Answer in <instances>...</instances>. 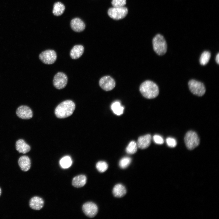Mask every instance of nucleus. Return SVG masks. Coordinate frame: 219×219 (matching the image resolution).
Returning a JSON list of instances; mask_svg holds the SVG:
<instances>
[{
    "label": "nucleus",
    "mask_w": 219,
    "mask_h": 219,
    "mask_svg": "<svg viewBox=\"0 0 219 219\" xmlns=\"http://www.w3.org/2000/svg\"><path fill=\"white\" fill-rule=\"evenodd\" d=\"M112 4L113 7H124L126 3V0H112Z\"/></svg>",
    "instance_id": "nucleus-27"
},
{
    "label": "nucleus",
    "mask_w": 219,
    "mask_h": 219,
    "mask_svg": "<svg viewBox=\"0 0 219 219\" xmlns=\"http://www.w3.org/2000/svg\"><path fill=\"white\" fill-rule=\"evenodd\" d=\"M211 57L210 53L208 51H204L201 54L200 59V62L202 65H206L209 61Z\"/></svg>",
    "instance_id": "nucleus-23"
},
{
    "label": "nucleus",
    "mask_w": 219,
    "mask_h": 219,
    "mask_svg": "<svg viewBox=\"0 0 219 219\" xmlns=\"http://www.w3.org/2000/svg\"><path fill=\"white\" fill-rule=\"evenodd\" d=\"M111 109L113 113L118 116L122 115L123 112L124 107L118 101L113 102L111 105Z\"/></svg>",
    "instance_id": "nucleus-20"
},
{
    "label": "nucleus",
    "mask_w": 219,
    "mask_h": 219,
    "mask_svg": "<svg viewBox=\"0 0 219 219\" xmlns=\"http://www.w3.org/2000/svg\"><path fill=\"white\" fill-rule=\"evenodd\" d=\"M137 148V143L134 141H132L127 145L126 148V151L128 154H134L136 152Z\"/></svg>",
    "instance_id": "nucleus-24"
},
{
    "label": "nucleus",
    "mask_w": 219,
    "mask_h": 219,
    "mask_svg": "<svg viewBox=\"0 0 219 219\" xmlns=\"http://www.w3.org/2000/svg\"><path fill=\"white\" fill-rule=\"evenodd\" d=\"M44 205V201L41 198L35 196L32 198L29 201V206L32 209L39 210L42 208Z\"/></svg>",
    "instance_id": "nucleus-15"
},
{
    "label": "nucleus",
    "mask_w": 219,
    "mask_h": 219,
    "mask_svg": "<svg viewBox=\"0 0 219 219\" xmlns=\"http://www.w3.org/2000/svg\"><path fill=\"white\" fill-rule=\"evenodd\" d=\"M152 44L154 51L158 55H163L167 52V43L165 38L161 35L157 34L154 37Z\"/></svg>",
    "instance_id": "nucleus-3"
},
{
    "label": "nucleus",
    "mask_w": 219,
    "mask_h": 219,
    "mask_svg": "<svg viewBox=\"0 0 219 219\" xmlns=\"http://www.w3.org/2000/svg\"><path fill=\"white\" fill-rule=\"evenodd\" d=\"M96 167L99 172H103L108 169V165L107 163L105 161H100L98 162L96 164Z\"/></svg>",
    "instance_id": "nucleus-26"
},
{
    "label": "nucleus",
    "mask_w": 219,
    "mask_h": 219,
    "mask_svg": "<svg viewBox=\"0 0 219 219\" xmlns=\"http://www.w3.org/2000/svg\"><path fill=\"white\" fill-rule=\"evenodd\" d=\"M16 148L19 153L23 154L28 152L31 149L30 146L23 139H19L16 141Z\"/></svg>",
    "instance_id": "nucleus-16"
},
{
    "label": "nucleus",
    "mask_w": 219,
    "mask_h": 219,
    "mask_svg": "<svg viewBox=\"0 0 219 219\" xmlns=\"http://www.w3.org/2000/svg\"><path fill=\"white\" fill-rule=\"evenodd\" d=\"M184 141L187 148L193 150L199 144L200 139L196 133L193 131L187 132L184 137Z\"/></svg>",
    "instance_id": "nucleus-4"
},
{
    "label": "nucleus",
    "mask_w": 219,
    "mask_h": 219,
    "mask_svg": "<svg viewBox=\"0 0 219 219\" xmlns=\"http://www.w3.org/2000/svg\"><path fill=\"white\" fill-rule=\"evenodd\" d=\"M1 193H2V190L1 189V188H0V196L1 195Z\"/></svg>",
    "instance_id": "nucleus-31"
},
{
    "label": "nucleus",
    "mask_w": 219,
    "mask_h": 219,
    "mask_svg": "<svg viewBox=\"0 0 219 219\" xmlns=\"http://www.w3.org/2000/svg\"><path fill=\"white\" fill-rule=\"evenodd\" d=\"M151 139V136L150 134L139 137L137 143V147L141 149L146 148L150 145Z\"/></svg>",
    "instance_id": "nucleus-14"
},
{
    "label": "nucleus",
    "mask_w": 219,
    "mask_h": 219,
    "mask_svg": "<svg viewBox=\"0 0 219 219\" xmlns=\"http://www.w3.org/2000/svg\"><path fill=\"white\" fill-rule=\"evenodd\" d=\"M84 50V47L81 45L74 46L71 50L70 56L73 59L79 58L83 54Z\"/></svg>",
    "instance_id": "nucleus-17"
},
{
    "label": "nucleus",
    "mask_w": 219,
    "mask_h": 219,
    "mask_svg": "<svg viewBox=\"0 0 219 219\" xmlns=\"http://www.w3.org/2000/svg\"><path fill=\"white\" fill-rule=\"evenodd\" d=\"M127 191L125 187L121 184L116 185L113 189V195L116 197H121L126 193Z\"/></svg>",
    "instance_id": "nucleus-18"
},
{
    "label": "nucleus",
    "mask_w": 219,
    "mask_h": 219,
    "mask_svg": "<svg viewBox=\"0 0 219 219\" xmlns=\"http://www.w3.org/2000/svg\"><path fill=\"white\" fill-rule=\"evenodd\" d=\"M140 91L145 98L151 99L156 97L158 95V86L154 82L147 80L143 82L140 87Z\"/></svg>",
    "instance_id": "nucleus-2"
},
{
    "label": "nucleus",
    "mask_w": 219,
    "mask_h": 219,
    "mask_svg": "<svg viewBox=\"0 0 219 219\" xmlns=\"http://www.w3.org/2000/svg\"><path fill=\"white\" fill-rule=\"evenodd\" d=\"M16 113L19 118L23 119H29L33 116L31 109L28 106L22 105L17 109Z\"/></svg>",
    "instance_id": "nucleus-11"
},
{
    "label": "nucleus",
    "mask_w": 219,
    "mask_h": 219,
    "mask_svg": "<svg viewBox=\"0 0 219 219\" xmlns=\"http://www.w3.org/2000/svg\"><path fill=\"white\" fill-rule=\"evenodd\" d=\"M75 109V104L71 100L64 101L59 104L55 110L56 116L59 118L68 117L73 113Z\"/></svg>",
    "instance_id": "nucleus-1"
},
{
    "label": "nucleus",
    "mask_w": 219,
    "mask_h": 219,
    "mask_svg": "<svg viewBox=\"0 0 219 219\" xmlns=\"http://www.w3.org/2000/svg\"><path fill=\"white\" fill-rule=\"evenodd\" d=\"M153 140L154 142L158 144H161L164 142V140L162 137L161 136L155 134L153 137Z\"/></svg>",
    "instance_id": "nucleus-29"
},
{
    "label": "nucleus",
    "mask_w": 219,
    "mask_h": 219,
    "mask_svg": "<svg viewBox=\"0 0 219 219\" xmlns=\"http://www.w3.org/2000/svg\"><path fill=\"white\" fill-rule=\"evenodd\" d=\"M188 85L189 90L195 95L202 96L206 92L205 85L201 82L192 79L189 82Z\"/></svg>",
    "instance_id": "nucleus-5"
},
{
    "label": "nucleus",
    "mask_w": 219,
    "mask_h": 219,
    "mask_svg": "<svg viewBox=\"0 0 219 219\" xmlns=\"http://www.w3.org/2000/svg\"><path fill=\"white\" fill-rule=\"evenodd\" d=\"M127 13V9L124 6L111 8L108 11L109 16L112 19L117 20L123 18Z\"/></svg>",
    "instance_id": "nucleus-6"
},
{
    "label": "nucleus",
    "mask_w": 219,
    "mask_h": 219,
    "mask_svg": "<svg viewBox=\"0 0 219 219\" xmlns=\"http://www.w3.org/2000/svg\"><path fill=\"white\" fill-rule=\"evenodd\" d=\"M68 80V77L65 74L62 72H58L54 76L53 80V85L56 89H62L66 86Z\"/></svg>",
    "instance_id": "nucleus-8"
},
{
    "label": "nucleus",
    "mask_w": 219,
    "mask_h": 219,
    "mask_svg": "<svg viewBox=\"0 0 219 219\" xmlns=\"http://www.w3.org/2000/svg\"><path fill=\"white\" fill-rule=\"evenodd\" d=\"M82 209L85 214L90 218L94 217L98 211V208L96 205L91 202L85 203L82 206Z\"/></svg>",
    "instance_id": "nucleus-9"
},
{
    "label": "nucleus",
    "mask_w": 219,
    "mask_h": 219,
    "mask_svg": "<svg viewBox=\"0 0 219 219\" xmlns=\"http://www.w3.org/2000/svg\"><path fill=\"white\" fill-rule=\"evenodd\" d=\"M131 161V159L130 157L127 156L123 157L119 161V166L121 169H126L129 166Z\"/></svg>",
    "instance_id": "nucleus-25"
},
{
    "label": "nucleus",
    "mask_w": 219,
    "mask_h": 219,
    "mask_svg": "<svg viewBox=\"0 0 219 219\" xmlns=\"http://www.w3.org/2000/svg\"><path fill=\"white\" fill-rule=\"evenodd\" d=\"M99 84L103 90L109 91L113 89L115 87L116 83L114 79L109 76H106L100 78Z\"/></svg>",
    "instance_id": "nucleus-10"
},
{
    "label": "nucleus",
    "mask_w": 219,
    "mask_h": 219,
    "mask_svg": "<svg viewBox=\"0 0 219 219\" xmlns=\"http://www.w3.org/2000/svg\"><path fill=\"white\" fill-rule=\"evenodd\" d=\"M65 9L64 5L60 2L54 3L53 6V13L55 16H58L62 15Z\"/></svg>",
    "instance_id": "nucleus-21"
},
{
    "label": "nucleus",
    "mask_w": 219,
    "mask_h": 219,
    "mask_svg": "<svg viewBox=\"0 0 219 219\" xmlns=\"http://www.w3.org/2000/svg\"><path fill=\"white\" fill-rule=\"evenodd\" d=\"M166 141L167 145L171 148L175 147L177 144V141L175 139L171 137L167 138Z\"/></svg>",
    "instance_id": "nucleus-28"
},
{
    "label": "nucleus",
    "mask_w": 219,
    "mask_h": 219,
    "mask_svg": "<svg viewBox=\"0 0 219 219\" xmlns=\"http://www.w3.org/2000/svg\"><path fill=\"white\" fill-rule=\"evenodd\" d=\"M39 57L40 59L43 63L51 64L56 61L57 56L54 50H47L42 52L39 54Z\"/></svg>",
    "instance_id": "nucleus-7"
},
{
    "label": "nucleus",
    "mask_w": 219,
    "mask_h": 219,
    "mask_svg": "<svg viewBox=\"0 0 219 219\" xmlns=\"http://www.w3.org/2000/svg\"><path fill=\"white\" fill-rule=\"evenodd\" d=\"M59 164L62 168L67 169L71 166L72 164V160L70 156H66L60 159Z\"/></svg>",
    "instance_id": "nucleus-22"
},
{
    "label": "nucleus",
    "mask_w": 219,
    "mask_h": 219,
    "mask_svg": "<svg viewBox=\"0 0 219 219\" xmlns=\"http://www.w3.org/2000/svg\"><path fill=\"white\" fill-rule=\"evenodd\" d=\"M71 26L74 31L80 32L84 30L85 28V24L80 19L76 18L73 19L71 21Z\"/></svg>",
    "instance_id": "nucleus-12"
},
{
    "label": "nucleus",
    "mask_w": 219,
    "mask_h": 219,
    "mask_svg": "<svg viewBox=\"0 0 219 219\" xmlns=\"http://www.w3.org/2000/svg\"><path fill=\"white\" fill-rule=\"evenodd\" d=\"M215 61L217 63L219 64V53H218L216 55L215 58Z\"/></svg>",
    "instance_id": "nucleus-30"
},
{
    "label": "nucleus",
    "mask_w": 219,
    "mask_h": 219,
    "mask_svg": "<svg viewBox=\"0 0 219 219\" xmlns=\"http://www.w3.org/2000/svg\"><path fill=\"white\" fill-rule=\"evenodd\" d=\"M87 178L85 176L80 175L75 177L72 180V185L76 187L79 188L84 186L86 183Z\"/></svg>",
    "instance_id": "nucleus-19"
},
{
    "label": "nucleus",
    "mask_w": 219,
    "mask_h": 219,
    "mask_svg": "<svg viewBox=\"0 0 219 219\" xmlns=\"http://www.w3.org/2000/svg\"><path fill=\"white\" fill-rule=\"evenodd\" d=\"M18 164L21 170L24 172L28 171L31 166L30 159L26 155L21 156L18 159Z\"/></svg>",
    "instance_id": "nucleus-13"
}]
</instances>
